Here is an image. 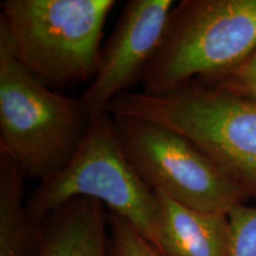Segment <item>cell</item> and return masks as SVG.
Masks as SVG:
<instances>
[{
  "label": "cell",
  "instance_id": "obj_10",
  "mask_svg": "<svg viewBox=\"0 0 256 256\" xmlns=\"http://www.w3.org/2000/svg\"><path fill=\"white\" fill-rule=\"evenodd\" d=\"M26 174L14 159L0 154V256H37L42 224L24 204Z\"/></svg>",
  "mask_w": 256,
  "mask_h": 256
},
{
  "label": "cell",
  "instance_id": "obj_13",
  "mask_svg": "<svg viewBox=\"0 0 256 256\" xmlns=\"http://www.w3.org/2000/svg\"><path fill=\"white\" fill-rule=\"evenodd\" d=\"M256 100V49L238 68L210 82L197 83Z\"/></svg>",
  "mask_w": 256,
  "mask_h": 256
},
{
  "label": "cell",
  "instance_id": "obj_7",
  "mask_svg": "<svg viewBox=\"0 0 256 256\" xmlns=\"http://www.w3.org/2000/svg\"><path fill=\"white\" fill-rule=\"evenodd\" d=\"M172 0H130L107 43L98 70L80 100L90 119L140 81L164 34Z\"/></svg>",
  "mask_w": 256,
  "mask_h": 256
},
{
  "label": "cell",
  "instance_id": "obj_2",
  "mask_svg": "<svg viewBox=\"0 0 256 256\" xmlns=\"http://www.w3.org/2000/svg\"><path fill=\"white\" fill-rule=\"evenodd\" d=\"M256 49V0H182L140 81L164 95L232 72Z\"/></svg>",
  "mask_w": 256,
  "mask_h": 256
},
{
  "label": "cell",
  "instance_id": "obj_1",
  "mask_svg": "<svg viewBox=\"0 0 256 256\" xmlns=\"http://www.w3.org/2000/svg\"><path fill=\"white\" fill-rule=\"evenodd\" d=\"M89 124L80 98L52 92L22 64L0 25V154L44 183L68 165Z\"/></svg>",
  "mask_w": 256,
  "mask_h": 256
},
{
  "label": "cell",
  "instance_id": "obj_9",
  "mask_svg": "<svg viewBox=\"0 0 256 256\" xmlns=\"http://www.w3.org/2000/svg\"><path fill=\"white\" fill-rule=\"evenodd\" d=\"M104 206L92 198H74L42 223L37 256H110Z\"/></svg>",
  "mask_w": 256,
  "mask_h": 256
},
{
  "label": "cell",
  "instance_id": "obj_11",
  "mask_svg": "<svg viewBox=\"0 0 256 256\" xmlns=\"http://www.w3.org/2000/svg\"><path fill=\"white\" fill-rule=\"evenodd\" d=\"M110 256H162L124 217L110 212Z\"/></svg>",
  "mask_w": 256,
  "mask_h": 256
},
{
  "label": "cell",
  "instance_id": "obj_6",
  "mask_svg": "<svg viewBox=\"0 0 256 256\" xmlns=\"http://www.w3.org/2000/svg\"><path fill=\"white\" fill-rule=\"evenodd\" d=\"M112 116L127 160L153 191L192 209L226 215L249 197L180 133L148 120Z\"/></svg>",
  "mask_w": 256,
  "mask_h": 256
},
{
  "label": "cell",
  "instance_id": "obj_12",
  "mask_svg": "<svg viewBox=\"0 0 256 256\" xmlns=\"http://www.w3.org/2000/svg\"><path fill=\"white\" fill-rule=\"evenodd\" d=\"M229 256H256V208L240 204L228 212Z\"/></svg>",
  "mask_w": 256,
  "mask_h": 256
},
{
  "label": "cell",
  "instance_id": "obj_5",
  "mask_svg": "<svg viewBox=\"0 0 256 256\" xmlns=\"http://www.w3.org/2000/svg\"><path fill=\"white\" fill-rule=\"evenodd\" d=\"M113 0H5L0 25L17 58L50 84L94 78Z\"/></svg>",
  "mask_w": 256,
  "mask_h": 256
},
{
  "label": "cell",
  "instance_id": "obj_4",
  "mask_svg": "<svg viewBox=\"0 0 256 256\" xmlns=\"http://www.w3.org/2000/svg\"><path fill=\"white\" fill-rule=\"evenodd\" d=\"M81 197L100 202L124 217L160 252L159 200L127 160L108 112L92 118L68 165L31 192L26 209L42 224L54 211Z\"/></svg>",
  "mask_w": 256,
  "mask_h": 256
},
{
  "label": "cell",
  "instance_id": "obj_8",
  "mask_svg": "<svg viewBox=\"0 0 256 256\" xmlns=\"http://www.w3.org/2000/svg\"><path fill=\"white\" fill-rule=\"evenodd\" d=\"M160 203V254L162 256H229L226 214L185 206L162 192Z\"/></svg>",
  "mask_w": 256,
  "mask_h": 256
},
{
  "label": "cell",
  "instance_id": "obj_3",
  "mask_svg": "<svg viewBox=\"0 0 256 256\" xmlns=\"http://www.w3.org/2000/svg\"><path fill=\"white\" fill-rule=\"evenodd\" d=\"M112 115L148 120L180 133L256 197V100L191 83L164 95L126 92Z\"/></svg>",
  "mask_w": 256,
  "mask_h": 256
}]
</instances>
